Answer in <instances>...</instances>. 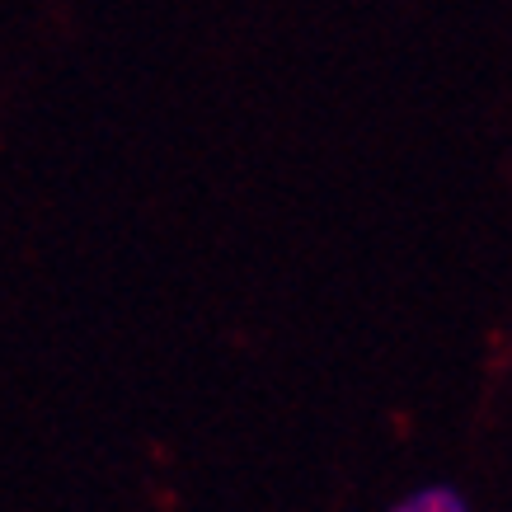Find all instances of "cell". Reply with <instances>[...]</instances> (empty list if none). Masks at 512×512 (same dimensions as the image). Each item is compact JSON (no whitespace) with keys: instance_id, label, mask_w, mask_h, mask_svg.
I'll return each instance as SVG.
<instances>
[{"instance_id":"1","label":"cell","mask_w":512,"mask_h":512,"mask_svg":"<svg viewBox=\"0 0 512 512\" xmlns=\"http://www.w3.org/2000/svg\"><path fill=\"white\" fill-rule=\"evenodd\" d=\"M400 512H470V508L461 503V494H451V489H423V494H414Z\"/></svg>"}]
</instances>
